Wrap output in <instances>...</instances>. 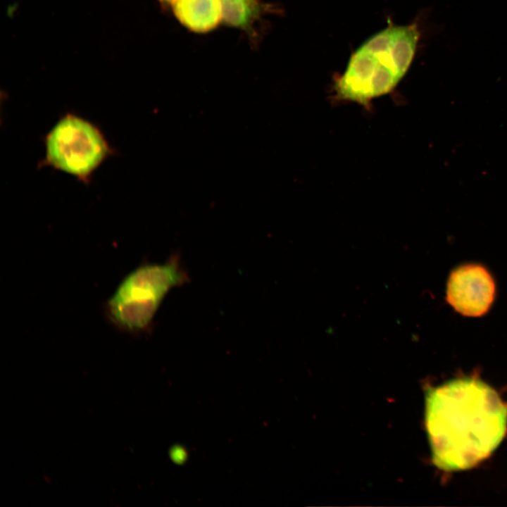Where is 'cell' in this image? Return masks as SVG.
Here are the masks:
<instances>
[{
    "label": "cell",
    "mask_w": 507,
    "mask_h": 507,
    "mask_svg": "<svg viewBox=\"0 0 507 507\" xmlns=\"http://www.w3.org/2000/svg\"><path fill=\"white\" fill-rule=\"evenodd\" d=\"M45 163L88 180L110 153L101 132L91 123L68 114L51 130L45 140Z\"/></svg>",
    "instance_id": "277c9868"
},
{
    "label": "cell",
    "mask_w": 507,
    "mask_h": 507,
    "mask_svg": "<svg viewBox=\"0 0 507 507\" xmlns=\"http://www.w3.org/2000/svg\"><path fill=\"white\" fill-rule=\"evenodd\" d=\"M494 280L486 268L475 263L458 266L448 280L446 300L459 313L471 317L484 315L495 296Z\"/></svg>",
    "instance_id": "5b68a950"
},
{
    "label": "cell",
    "mask_w": 507,
    "mask_h": 507,
    "mask_svg": "<svg viewBox=\"0 0 507 507\" xmlns=\"http://www.w3.org/2000/svg\"><path fill=\"white\" fill-rule=\"evenodd\" d=\"M425 424L434 463L470 468L489 456L506 432L507 406L481 380L463 378L430 389Z\"/></svg>",
    "instance_id": "6da1fadb"
},
{
    "label": "cell",
    "mask_w": 507,
    "mask_h": 507,
    "mask_svg": "<svg viewBox=\"0 0 507 507\" xmlns=\"http://www.w3.org/2000/svg\"><path fill=\"white\" fill-rule=\"evenodd\" d=\"M170 5L180 23L195 32H207L223 21L220 0H173Z\"/></svg>",
    "instance_id": "8992f818"
},
{
    "label": "cell",
    "mask_w": 507,
    "mask_h": 507,
    "mask_svg": "<svg viewBox=\"0 0 507 507\" xmlns=\"http://www.w3.org/2000/svg\"><path fill=\"white\" fill-rule=\"evenodd\" d=\"M421 35L418 19L406 25L391 24L370 37L334 80V97L368 106L373 99L390 92L409 69Z\"/></svg>",
    "instance_id": "7a4b0ae2"
},
{
    "label": "cell",
    "mask_w": 507,
    "mask_h": 507,
    "mask_svg": "<svg viewBox=\"0 0 507 507\" xmlns=\"http://www.w3.org/2000/svg\"><path fill=\"white\" fill-rule=\"evenodd\" d=\"M223 21L249 32L265 11L264 5L257 0H220Z\"/></svg>",
    "instance_id": "52a82bcc"
},
{
    "label": "cell",
    "mask_w": 507,
    "mask_h": 507,
    "mask_svg": "<svg viewBox=\"0 0 507 507\" xmlns=\"http://www.w3.org/2000/svg\"><path fill=\"white\" fill-rule=\"evenodd\" d=\"M187 275L175 257L165 263H145L130 272L105 303L108 321L132 334L145 332L168 292Z\"/></svg>",
    "instance_id": "3957f363"
}]
</instances>
